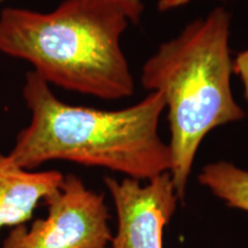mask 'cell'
<instances>
[{
    "label": "cell",
    "instance_id": "7a4b0ae2",
    "mask_svg": "<svg viewBox=\"0 0 248 248\" xmlns=\"http://www.w3.org/2000/svg\"><path fill=\"white\" fill-rule=\"evenodd\" d=\"M128 24L111 0H64L49 13L7 7L0 53L28 61L48 85L119 100L135 91L121 47Z\"/></svg>",
    "mask_w": 248,
    "mask_h": 248
},
{
    "label": "cell",
    "instance_id": "9c48e42d",
    "mask_svg": "<svg viewBox=\"0 0 248 248\" xmlns=\"http://www.w3.org/2000/svg\"><path fill=\"white\" fill-rule=\"evenodd\" d=\"M233 73L239 76L243 83L245 98L248 106V48L239 52L233 59Z\"/></svg>",
    "mask_w": 248,
    "mask_h": 248
},
{
    "label": "cell",
    "instance_id": "6da1fadb",
    "mask_svg": "<svg viewBox=\"0 0 248 248\" xmlns=\"http://www.w3.org/2000/svg\"><path fill=\"white\" fill-rule=\"evenodd\" d=\"M23 98L31 122L17 133L9 157L31 170L52 160L101 167L130 178L150 181L171 167L169 145L160 137L166 102L153 91L119 110L71 106L55 97L35 71H28Z\"/></svg>",
    "mask_w": 248,
    "mask_h": 248
},
{
    "label": "cell",
    "instance_id": "277c9868",
    "mask_svg": "<svg viewBox=\"0 0 248 248\" xmlns=\"http://www.w3.org/2000/svg\"><path fill=\"white\" fill-rule=\"evenodd\" d=\"M45 201L47 216L36 219L29 230L15 226L1 248H110L113 235L104 194L69 173Z\"/></svg>",
    "mask_w": 248,
    "mask_h": 248
},
{
    "label": "cell",
    "instance_id": "8992f818",
    "mask_svg": "<svg viewBox=\"0 0 248 248\" xmlns=\"http://www.w3.org/2000/svg\"><path fill=\"white\" fill-rule=\"evenodd\" d=\"M64 175L58 170L30 171L0 153V229L23 225L40 200L59 190Z\"/></svg>",
    "mask_w": 248,
    "mask_h": 248
},
{
    "label": "cell",
    "instance_id": "52a82bcc",
    "mask_svg": "<svg viewBox=\"0 0 248 248\" xmlns=\"http://www.w3.org/2000/svg\"><path fill=\"white\" fill-rule=\"evenodd\" d=\"M199 182L229 207L248 213L247 170L226 161H218L203 167Z\"/></svg>",
    "mask_w": 248,
    "mask_h": 248
},
{
    "label": "cell",
    "instance_id": "30bf717a",
    "mask_svg": "<svg viewBox=\"0 0 248 248\" xmlns=\"http://www.w3.org/2000/svg\"><path fill=\"white\" fill-rule=\"evenodd\" d=\"M192 0H159L157 1V9L161 12L170 11V9L182 7V6L188 4Z\"/></svg>",
    "mask_w": 248,
    "mask_h": 248
},
{
    "label": "cell",
    "instance_id": "5b68a950",
    "mask_svg": "<svg viewBox=\"0 0 248 248\" xmlns=\"http://www.w3.org/2000/svg\"><path fill=\"white\" fill-rule=\"evenodd\" d=\"M117 214V232L110 248H163V229L177 207L170 172H164L141 185L126 177L104 178Z\"/></svg>",
    "mask_w": 248,
    "mask_h": 248
},
{
    "label": "cell",
    "instance_id": "3957f363",
    "mask_svg": "<svg viewBox=\"0 0 248 248\" xmlns=\"http://www.w3.org/2000/svg\"><path fill=\"white\" fill-rule=\"evenodd\" d=\"M231 14L215 8L159 46L145 62L141 84L161 92L168 108L170 175L179 201L201 142L212 130L245 117L231 90Z\"/></svg>",
    "mask_w": 248,
    "mask_h": 248
},
{
    "label": "cell",
    "instance_id": "8fae6325",
    "mask_svg": "<svg viewBox=\"0 0 248 248\" xmlns=\"http://www.w3.org/2000/svg\"><path fill=\"white\" fill-rule=\"evenodd\" d=\"M0 1H2V0H0Z\"/></svg>",
    "mask_w": 248,
    "mask_h": 248
},
{
    "label": "cell",
    "instance_id": "ba28073f",
    "mask_svg": "<svg viewBox=\"0 0 248 248\" xmlns=\"http://www.w3.org/2000/svg\"><path fill=\"white\" fill-rule=\"evenodd\" d=\"M116 4L123 12L129 22L138 23L140 20L142 11H144V4L141 0H111Z\"/></svg>",
    "mask_w": 248,
    "mask_h": 248
}]
</instances>
